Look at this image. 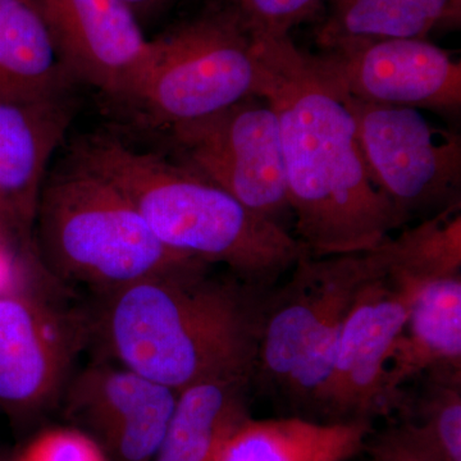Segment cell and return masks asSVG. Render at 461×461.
<instances>
[{"label": "cell", "instance_id": "cell-1", "mask_svg": "<svg viewBox=\"0 0 461 461\" xmlns=\"http://www.w3.org/2000/svg\"><path fill=\"white\" fill-rule=\"evenodd\" d=\"M256 38L257 95L277 115L293 235L313 257L381 247L406 221L369 176L345 94L290 36Z\"/></svg>", "mask_w": 461, "mask_h": 461}, {"label": "cell", "instance_id": "cell-2", "mask_svg": "<svg viewBox=\"0 0 461 461\" xmlns=\"http://www.w3.org/2000/svg\"><path fill=\"white\" fill-rule=\"evenodd\" d=\"M271 290L203 262L150 276L94 299L89 346L177 393L211 379L253 381Z\"/></svg>", "mask_w": 461, "mask_h": 461}, {"label": "cell", "instance_id": "cell-3", "mask_svg": "<svg viewBox=\"0 0 461 461\" xmlns=\"http://www.w3.org/2000/svg\"><path fill=\"white\" fill-rule=\"evenodd\" d=\"M74 153L131 202L165 247L221 264L247 284L271 288L309 254L290 230L178 160L135 150L113 136L86 139Z\"/></svg>", "mask_w": 461, "mask_h": 461}, {"label": "cell", "instance_id": "cell-4", "mask_svg": "<svg viewBox=\"0 0 461 461\" xmlns=\"http://www.w3.org/2000/svg\"><path fill=\"white\" fill-rule=\"evenodd\" d=\"M32 242L48 277L94 297L202 262L165 247L113 184L75 158L45 177Z\"/></svg>", "mask_w": 461, "mask_h": 461}, {"label": "cell", "instance_id": "cell-5", "mask_svg": "<svg viewBox=\"0 0 461 461\" xmlns=\"http://www.w3.org/2000/svg\"><path fill=\"white\" fill-rule=\"evenodd\" d=\"M153 41L133 104L171 127L217 113L257 95V38L221 7Z\"/></svg>", "mask_w": 461, "mask_h": 461}, {"label": "cell", "instance_id": "cell-6", "mask_svg": "<svg viewBox=\"0 0 461 461\" xmlns=\"http://www.w3.org/2000/svg\"><path fill=\"white\" fill-rule=\"evenodd\" d=\"M17 267L0 288V409L23 424L60 402L78 354L89 348L86 308L68 306Z\"/></svg>", "mask_w": 461, "mask_h": 461}, {"label": "cell", "instance_id": "cell-7", "mask_svg": "<svg viewBox=\"0 0 461 461\" xmlns=\"http://www.w3.org/2000/svg\"><path fill=\"white\" fill-rule=\"evenodd\" d=\"M178 162L229 193L249 211L281 224L288 203L280 126L259 95L217 113L168 127Z\"/></svg>", "mask_w": 461, "mask_h": 461}, {"label": "cell", "instance_id": "cell-8", "mask_svg": "<svg viewBox=\"0 0 461 461\" xmlns=\"http://www.w3.org/2000/svg\"><path fill=\"white\" fill-rule=\"evenodd\" d=\"M346 99L369 176L406 222L460 203L457 133L433 126L420 109Z\"/></svg>", "mask_w": 461, "mask_h": 461}, {"label": "cell", "instance_id": "cell-9", "mask_svg": "<svg viewBox=\"0 0 461 461\" xmlns=\"http://www.w3.org/2000/svg\"><path fill=\"white\" fill-rule=\"evenodd\" d=\"M321 50L315 66L348 98L460 111L461 62L427 39H359Z\"/></svg>", "mask_w": 461, "mask_h": 461}, {"label": "cell", "instance_id": "cell-10", "mask_svg": "<svg viewBox=\"0 0 461 461\" xmlns=\"http://www.w3.org/2000/svg\"><path fill=\"white\" fill-rule=\"evenodd\" d=\"M177 391L96 357L74 373L60 397L66 420L89 435L109 461H153Z\"/></svg>", "mask_w": 461, "mask_h": 461}, {"label": "cell", "instance_id": "cell-11", "mask_svg": "<svg viewBox=\"0 0 461 461\" xmlns=\"http://www.w3.org/2000/svg\"><path fill=\"white\" fill-rule=\"evenodd\" d=\"M67 71L112 98L135 102L153 41L122 0H30Z\"/></svg>", "mask_w": 461, "mask_h": 461}, {"label": "cell", "instance_id": "cell-12", "mask_svg": "<svg viewBox=\"0 0 461 461\" xmlns=\"http://www.w3.org/2000/svg\"><path fill=\"white\" fill-rule=\"evenodd\" d=\"M411 290L388 276L366 285L348 309L317 411L330 420H372L391 412L386 375L411 309Z\"/></svg>", "mask_w": 461, "mask_h": 461}, {"label": "cell", "instance_id": "cell-13", "mask_svg": "<svg viewBox=\"0 0 461 461\" xmlns=\"http://www.w3.org/2000/svg\"><path fill=\"white\" fill-rule=\"evenodd\" d=\"M342 256L305 254L286 284L269 291L260 330L256 377L286 393L303 351L338 281Z\"/></svg>", "mask_w": 461, "mask_h": 461}, {"label": "cell", "instance_id": "cell-14", "mask_svg": "<svg viewBox=\"0 0 461 461\" xmlns=\"http://www.w3.org/2000/svg\"><path fill=\"white\" fill-rule=\"evenodd\" d=\"M411 309L391 355L386 395L391 411L405 399L402 388L420 375H461V276L406 285Z\"/></svg>", "mask_w": 461, "mask_h": 461}, {"label": "cell", "instance_id": "cell-15", "mask_svg": "<svg viewBox=\"0 0 461 461\" xmlns=\"http://www.w3.org/2000/svg\"><path fill=\"white\" fill-rule=\"evenodd\" d=\"M71 115L66 99L38 104L0 102V202L32 236L48 165Z\"/></svg>", "mask_w": 461, "mask_h": 461}, {"label": "cell", "instance_id": "cell-16", "mask_svg": "<svg viewBox=\"0 0 461 461\" xmlns=\"http://www.w3.org/2000/svg\"><path fill=\"white\" fill-rule=\"evenodd\" d=\"M372 420L249 418L212 461H348L366 450Z\"/></svg>", "mask_w": 461, "mask_h": 461}, {"label": "cell", "instance_id": "cell-17", "mask_svg": "<svg viewBox=\"0 0 461 461\" xmlns=\"http://www.w3.org/2000/svg\"><path fill=\"white\" fill-rule=\"evenodd\" d=\"M75 83L32 3L0 0V102H57Z\"/></svg>", "mask_w": 461, "mask_h": 461}, {"label": "cell", "instance_id": "cell-18", "mask_svg": "<svg viewBox=\"0 0 461 461\" xmlns=\"http://www.w3.org/2000/svg\"><path fill=\"white\" fill-rule=\"evenodd\" d=\"M251 379L199 382L181 390L153 461H212L223 442L250 418Z\"/></svg>", "mask_w": 461, "mask_h": 461}, {"label": "cell", "instance_id": "cell-19", "mask_svg": "<svg viewBox=\"0 0 461 461\" xmlns=\"http://www.w3.org/2000/svg\"><path fill=\"white\" fill-rule=\"evenodd\" d=\"M461 0H327L321 50L359 39H427L460 23Z\"/></svg>", "mask_w": 461, "mask_h": 461}, {"label": "cell", "instance_id": "cell-20", "mask_svg": "<svg viewBox=\"0 0 461 461\" xmlns=\"http://www.w3.org/2000/svg\"><path fill=\"white\" fill-rule=\"evenodd\" d=\"M387 260L381 247L342 256L338 281L329 303L309 336L286 393L294 402L317 411L332 371L333 357L348 309L368 282L386 276Z\"/></svg>", "mask_w": 461, "mask_h": 461}, {"label": "cell", "instance_id": "cell-21", "mask_svg": "<svg viewBox=\"0 0 461 461\" xmlns=\"http://www.w3.org/2000/svg\"><path fill=\"white\" fill-rule=\"evenodd\" d=\"M387 276L399 285H420L461 276L460 203L429 215L381 245Z\"/></svg>", "mask_w": 461, "mask_h": 461}, {"label": "cell", "instance_id": "cell-22", "mask_svg": "<svg viewBox=\"0 0 461 461\" xmlns=\"http://www.w3.org/2000/svg\"><path fill=\"white\" fill-rule=\"evenodd\" d=\"M415 399H403L399 432L430 461H461V375H427Z\"/></svg>", "mask_w": 461, "mask_h": 461}, {"label": "cell", "instance_id": "cell-23", "mask_svg": "<svg viewBox=\"0 0 461 461\" xmlns=\"http://www.w3.org/2000/svg\"><path fill=\"white\" fill-rule=\"evenodd\" d=\"M254 35L290 36L291 30L313 16L321 0H221Z\"/></svg>", "mask_w": 461, "mask_h": 461}, {"label": "cell", "instance_id": "cell-24", "mask_svg": "<svg viewBox=\"0 0 461 461\" xmlns=\"http://www.w3.org/2000/svg\"><path fill=\"white\" fill-rule=\"evenodd\" d=\"M14 461H109L89 435L75 427L51 429L33 437Z\"/></svg>", "mask_w": 461, "mask_h": 461}, {"label": "cell", "instance_id": "cell-25", "mask_svg": "<svg viewBox=\"0 0 461 461\" xmlns=\"http://www.w3.org/2000/svg\"><path fill=\"white\" fill-rule=\"evenodd\" d=\"M32 257V236L0 202V262L17 264Z\"/></svg>", "mask_w": 461, "mask_h": 461}, {"label": "cell", "instance_id": "cell-26", "mask_svg": "<svg viewBox=\"0 0 461 461\" xmlns=\"http://www.w3.org/2000/svg\"><path fill=\"white\" fill-rule=\"evenodd\" d=\"M366 447L371 454V461H430L418 453L396 427L379 435Z\"/></svg>", "mask_w": 461, "mask_h": 461}, {"label": "cell", "instance_id": "cell-27", "mask_svg": "<svg viewBox=\"0 0 461 461\" xmlns=\"http://www.w3.org/2000/svg\"><path fill=\"white\" fill-rule=\"evenodd\" d=\"M122 2L126 3L136 17L140 20V17L147 16L151 12H156L157 9L162 7L167 0H122Z\"/></svg>", "mask_w": 461, "mask_h": 461}, {"label": "cell", "instance_id": "cell-28", "mask_svg": "<svg viewBox=\"0 0 461 461\" xmlns=\"http://www.w3.org/2000/svg\"><path fill=\"white\" fill-rule=\"evenodd\" d=\"M0 461H3V460H0Z\"/></svg>", "mask_w": 461, "mask_h": 461}]
</instances>
